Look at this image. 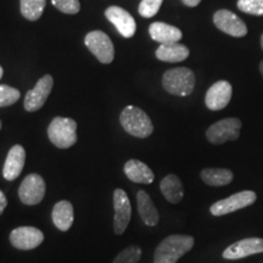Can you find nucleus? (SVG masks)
Wrapping results in <instances>:
<instances>
[{"label": "nucleus", "mask_w": 263, "mask_h": 263, "mask_svg": "<svg viewBox=\"0 0 263 263\" xmlns=\"http://www.w3.org/2000/svg\"><path fill=\"white\" fill-rule=\"evenodd\" d=\"M47 0H20L21 14L29 21H37L42 17Z\"/></svg>", "instance_id": "nucleus-24"}, {"label": "nucleus", "mask_w": 263, "mask_h": 263, "mask_svg": "<svg viewBox=\"0 0 263 263\" xmlns=\"http://www.w3.org/2000/svg\"><path fill=\"white\" fill-rule=\"evenodd\" d=\"M241 121L239 118L230 117L218 121L212 124L206 132L207 140L215 145H221L227 141H234L240 136Z\"/></svg>", "instance_id": "nucleus-5"}, {"label": "nucleus", "mask_w": 263, "mask_h": 263, "mask_svg": "<svg viewBox=\"0 0 263 263\" xmlns=\"http://www.w3.org/2000/svg\"><path fill=\"white\" fill-rule=\"evenodd\" d=\"M45 192H47V185H45V182L42 178V176H39L37 173H32L28 174L22 180L21 185L18 188V196L22 203L33 206L38 205L44 199Z\"/></svg>", "instance_id": "nucleus-8"}, {"label": "nucleus", "mask_w": 263, "mask_h": 263, "mask_svg": "<svg viewBox=\"0 0 263 263\" xmlns=\"http://www.w3.org/2000/svg\"><path fill=\"white\" fill-rule=\"evenodd\" d=\"M190 51L185 45L179 44V43H171V44H161L155 52L156 58L160 61L171 62H182L186 60L189 57Z\"/></svg>", "instance_id": "nucleus-20"}, {"label": "nucleus", "mask_w": 263, "mask_h": 263, "mask_svg": "<svg viewBox=\"0 0 263 263\" xmlns=\"http://www.w3.org/2000/svg\"><path fill=\"white\" fill-rule=\"evenodd\" d=\"M259 71H261V73L263 76V61L261 62V64H259Z\"/></svg>", "instance_id": "nucleus-33"}, {"label": "nucleus", "mask_w": 263, "mask_h": 263, "mask_svg": "<svg viewBox=\"0 0 263 263\" xmlns=\"http://www.w3.org/2000/svg\"><path fill=\"white\" fill-rule=\"evenodd\" d=\"M149 34L160 44H171V43H178L183 38V33L179 28L172 25L164 24V22H154L149 27Z\"/></svg>", "instance_id": "nucleus-17"}, {"label": "nucleus", "mask_w": 263, "mask_h": 263, "mask_svg": "<svg viewBox=\"0 0 263 263\" xmlns=\"http://www.w3.org/2000/svg\"><path fill=\"white\" fill-rule=\"evenodd\" d=\"M52 222L61 232H67L73 223V206L70 201H59L52 209Z\"/></svg>", "instance_id": "nucleus-21"}, {"label": "nucleus", "mask_w": 263, "mask_h": 263, "mask_svg": "<svg viewBox=\"0 0 263 263\" xmlns=\"http://www.w3.org/2000/svg\"><path fill=\"white\" fill-rule=\"evenodd\" d=\"M48 137L59 149H68L77 143V122L68 117H55L48 127Z\"/></svg>", "instance_id": "nucleus-4"}, {"label": "nucleus", "mask_w": 263, "mask_h": 263, "mask_svg": "<svg viewBox=\"0 0 263 263\" xmlns=\"http://www.w3.org/2000/svg\"><path fill=\"white\" fill-rule=\"evenodd\" d=\"M84 44L101 64H110L115 58L114 43L106 33L91 31L85 35Z\"/></svg>", "instance_id": "nucleus-6"}, {"label": "nucleus", "mask_w": 263, "mask_h": 263, "mask_svg": "<svg viewBox=\"0 0 263 263\" xmlns=\"http://www.w3.org/2000/svg\"><path fill=\"white\" fill-rule=\"evenodd\" d=\"M137 203H138V212H139L140 218L143 219L144 224L149 227H155L159 223L160 216L159 211L154 205L153 200L147 195L146 192L139 190L137 195Z\"/></svg>", "instance_id": "nucleus-19"}, {"label": "nucleus", "mask_w": 263, "mask_h": 263, "mask_svg": "<svg viewBox=\"0 0 263 263\" xmlns=\"http://www.w3.org/2000/svg\"><path fill=\"white\" fill-rule=\"evenodd\" d=\"M233 178L234 174L232 171L226 168H205L201 171V179L211 186L228 185Z\"/></svg>", "instance_id": "nucleus-23"}, {"label": "nucleus", "mask_w": 263, "mask_h": 263, "mask_svg": "<svg viewBox=\"0 0 263 263\" xmlns=\"http://www.w3.org/2000/svg\"><path fill=\"white\" fill-rule=\"evenodd\" d=\"M194 242V238L190 235L174 234L167 236L156 248L154 263H177L180 257L193 249Z\"/></svg>", "instance_id": "nucleus-1"}, {"label": "nucleus", "mask_w": 263, "mask_h": 263, "mask_svg": "<svg viewBox=\"0 0 263 263\" xmlns=\"http://www.w3.org/2000/svg\"><path fill=\"white\" fill-rule=\"evenodd\" d=\"M105 16L112 24L123 38H132L136 34V20L127 10L120 6H110L105 11Z\"/></svg>", "instance_id": "nucleus-13"}, {"label": "nucleus", "mask_w": 263, "mask_h": 263, "mask_svg": "<svg viewBox=\"0 0 263 263\" xmlns=\"http://www.w3.org/2000/svg\"><path fill=\"white\" fill-rule=\"evenodd\" d=\"M233 88L232 84L227 81H218L207 90L205 97V104L207 108L212 111H219L227 107L232 99Z\"/></svg>", "instance_id": "nucleus-14"}, {"label": "nucleus", "mask_w": 263, "mask_h": 263, "mask_svg": "<svg viewBox=\"0 0 263 263\" xmlns=\"http://www.w3.org/2000/svg\"><path fill=\"white\" fill-rule=\"evenodd\" d=\"M51 4L67 15H76L81 10L80 0H51Z\"/></svg>", "instance_id": "nucleus-29"}, {"label": "nucleus", "mask_w": 263, "mask_h": 263, "mask_svg": "<svg viewBox=\"0 0 263 263\" xmlns=\"http://www.w3.org/2000/svg\"><path fill=\"white\" fill-rule=\"evenodd\" d=\"M21 93L16 88L6 84H0V107H6L14 105L18 101Z\"/></svg>", "instance_id": "nucleus-25"}, {"label": "nucleus", "mask_w": 263, "mask_h": 263, "mask_svg": "<svg viewBox=\"0 0 263 263\" xmlns=\"http://www.w3.org/2000/svg\"><path fill=\"white\" fill-rule=\"evenodd\" d=\"M3 74H4V70H3V67H2V66H0V80H2Z\"/></svg>", "instance_id": "nucleus-32"}, {"label": "nucleus", "mask_w": 263, "mask_h": 263, "mask_svg": "<svg viewBox=\"0 0 263 263\" xmlns=\"http://www.w3.org/2000/svg\"><path fill=\"white\" fill-rule=\"evenodd\" d=\"M26 162V151L24 146L14 145L10 149L8 156H6L4 168H3V176L6 180H15L18 178L24 170Z\"/></svg>", "instance_id": "nucleus-16"}, {"label": "nucleus", "mask_w": 263, "mask_h": 263, "mask_svg": "<svg viewBox=\"0 0 263 263\" xmlns=\"http://www.w3.org/2000/svg\"><path fill=\"white\" fill-rule=\"evenodd\" d=\"M52 85H54V80H52L51 76H43L37 82V84L26 93L24 101L25 110L28 112H35V111L41 110L51 93Z\"/></svg>", "instance_id": "nucleus-9"}, {"label": "nucleus", "mask_w": 263, "mask_h": 263, "mask_svg": "<svg viewBox=\"0 0 263 263\" xmlns=\"http://www.w3.org/2000/svg\"><path fill=\"white\" fill-rule=\"evenodd\" d=\"M6 206H8V200H6V196L5 194L0 190V215H2L3 212H4V210L6 209Z\"/></svg>", "instance_id": "nucleus-30"}, {"label": "nucleus", "mask_w": 263, "mask_h": 263, "mask_svg": "<svg viewBox=\"0 0 263 263\" xmlns=\"http://www.w3.org/2000/svg\"><path fill=\"white\" fill-rule=\"evenodd\" d=\"M0 129H2V121H0Z\"/></svg>", "instance_id": "nucleus-35"}, {"label": "nucleus", "mask_w": 263, "mask_h": 263, "mask_svg": "<svg viewBox=\"0 0 263 263\" xmlns=\"http://www.w3.org/2000/svg\"><path fill=\"white\" fill-rule=\"evenodd\" d=\"M256 199H257L256 193L245 190V192L233 194V195L227 197V199L215 202L211 206V209H210V211H211L213 216H224L252 205L256 201Z\"/></svg>", "instance_id": "nucleus-7"}, {"label": "nucleus", "mask_w": 263, "mask_h": 263, "mask_svg": "<svg viewBox=\"0 0 263 263\" xmlns=\"http://www.w3.org/2000/svg\"><path fill=\"white\" fill-rule=\"evenodd\" d=\"M120 122L123 129L136 138H147L153 134L154 126L150 117L141 108L129 105L120 115Z\"/></svg>", "instance_id": "nucleus-2"}, {"label": "nucleus", "mask_w": 263, "mask_h": 263, "mask_svg": "<svg viewBox=\"0 0 263 263\" xmlns=\"http://www.w3.org/2000/svg\"><path fill=\"white\" fill-rule=\"evenodd\" d=\"M114 229L117 235L123 234L126 232L130 221L132 206L128 199L127 193L123 189H116L114 193Z\"/></svg>", "instance_id": "nucleus-11"}, {"label": "nucleus", "mask_w": 263, "mask_h": 263, "mask_svg": "<svg viewBox=\"0 0 263 263\" xmlns=\"http://www.w3.org/2000/svg\"><path fill=\"white\" fill-rule=\"evenodd\" d=\"M213 24L219 31L224 32L226 34L232 35V37L241 38L248 34V27H246L245 22L229 10H218L213 15Z\"/></svg>", "instance_id": "nucleus-10"}, {"label": "nucleus", "mask_w": 263, "mask_h": 263, "mask_svg": "<svg viewBox=\"0 0 263 263\" xmlns=\"http://www.w3.org/2000/svg\"><path fill=\"white\" fill-rule=\"evenodd\" d=\"M261 47H262V50H263V34H262V37H261Z\"/></svg>", "instance_id": "nucleus-34"}, {"label": "nucleus", "mask_w": 263, "mask_h": 263, "mask_svg": "<svg viewBox=\"0 0 263 263\" xmlns=\"http://www.w3.org/2000/svg\"><path fill=\"white\" fill-rule=\"evenodd\" d=\"M184 5L188 6V8H195L201 3V0H180Z\"/></svg>", "instance_id": "nucleus-31"}, {"label": "nucleus", "mask_w": 263, "mask_h": 263, "mask_svg": "<svg viewBox=\"0 0 263 263\" xmlns=\"http://www.w3.org/2000/svg\"><path fill=\"white\" fill-rule=\"evenodd\" d=\"M124 173L127 178L134 183L151 184L155 179L154 172L145 163L138 160H129L124 164Z\"/></svg>", "instance_id": "nucleus-18"}, {"label": "nucleus", "mask_w": 263, "mask_h": 263, "mask_svg": "<svg viewBox=\"0 0 263 263\" xmlns=\"http://www.w3.org/2000/svg\"><path fill=\"white\" fill-rule=\"evenodd\" d=\"M141 249L139 246L133 245L129 248L124 249L117 255V257L114 259L112 263H138L141 257Z\"/></svg>", "instance_id": "nucleus-26"}, {"label": "nucleus", "mask_w": 263, "mask_h": 263, "mask_svg": "<svg viewBox=\"0 0 263 263\" xmlns=\"http://www.w3.org/2000/svg\"><path fill=\"white\" fill-rule=\"evenodd\" d=\"M162 87L176 97H188L195 87V74L188 67L171 68L162 76Z\"/></svg>", "instance_id": "nucleus-3"}, {"label": "nucleus", "mask_w": 263, "mask_h": 263, "mask_svg": "<svg viewBox=\"0 0 263 263\" xmlns=\"http://www.w3.org/2000/svg\"><path fill=\"white\" fill-rule=\"evenodd\" d=\"M44 241L42 230L34 227H18L10 234V242L18 250H32Z\"/></svg>", "instance_id": "nucleus-12"}, {"label": "nucleus", "mask_w": 263, "mask_h": 263, "mask_svg": "<svg viewBox=\"0 0 263 263\" xmlns=\"http://www.w3.org/2000/svg\"><path fill=\"white\" fill-rule=\"evenodd\" d=\"M160 189L168 202L178 203L182 201L184 196L183 185L176 174H168L164 177L160 183Z\"/></svg>", "instance_id": "nucleus-22"}, {"label": "nucleus", "mask_w": 263, "mask_h": 263, "mask_svg": "<svg viewBox=\"0 0 263 263\" xmlns=\"http://www.w3.org/2000/svg\"><path fill=\"white\" fill-rule=\"evenodd\" d=\"M238 9L245 14L263 16V0H238Z\"/></svg>", "instance_id": "nucleus-27"}, {"label": "nucleus", "mask_w": 263, "mask_h": 263, "mask_svg": "<svg viewBox=\"0 0 263 263\" xmlns=\"http://www.w3.org/2000/svg\"><path fill=\"white\" fill-rule=\"evenodd\" d=\"M163 0H141L138 11L139 15L143 16L144 18L154 17L162 5Z\"/></svg>", "instance_id": "nucleus-28"}, {"label": "nucleus", "mask_w": 263, "mask_h": 263, "mask_svg": "<svg viewBox=\"0 0 263 263\" xmlns=\"http://www.w3.org/2000/svg\"><path fill=\"white\" fill-rule=\"evenodd\" d=\"M261 252H263V239L248 238L236 241L229 248H227L223 252V258L239 259L251 255L261 254Z\"/></svg>", "instance_id": "nucleus-15"}]
</instances>
